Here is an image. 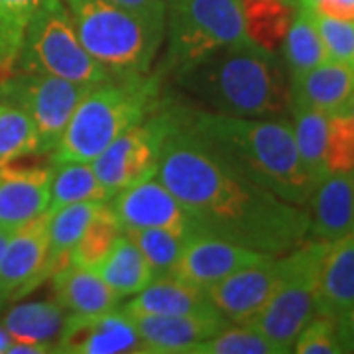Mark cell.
<instances>
[{
	"instance_id": "5b68a950",
	"label": "cell",
	"mask_w": 354,
	"mask_h": 354,
	"mask_svg": "<svg viewBox=\"0 0 354 354\" xmlns=\"http://www.w3.org/2000/svg\"><path fill=\"white\" fill-rule=\"evenodd\" d=\"M85 50L113 77L148 75L165 30L109 0H65Z\"/></svg>"
},
{
	"instance_id": "d6a6232c",
	"label": "cell",
	"mask_w": 354,
	"mask_h": 354,
	"mask_svg": "<svg viewBox=\"0 0 354 354\" xmlns=\"http://www.w3.org/2000/svg\"><path fill=\"white\" fill-rule=\"evenodd\" d=\"M130 236V241L138 246L142 256L152 266L156 276L171 274L176 268L183 246L189 234L169 230V228H136V230H122Z\"/></svg>"
},
{
	"instance_id": "44dd1931",
	"label": "cell",
	"mask_w": 354,
	"mask_h": 354,
	"mask_svg": "<svg viewBox=\"0 0 354 354\" xmlns=\"http://www.w3.org/2000/svg\"><path fill=\"white\" fill-rule=\"evenodd\" d=\"M209 309L215 307L209 304L205 290L191 286L174 274L156 276L144 290L134 293V297L120 307L127 317L185 315Z\"/></svg>"
},
{
	"instance_id": "f546056e",
	"label": "cell",
	"mask_w": 354,
	"mask_h": 354,
	"mask_svg": "<svg viewBox=\"0 0 354 354\" xmlns=\"http://www.w3.org/2000/svg\"><path fill=\"white\" fill-rule=\"evenodd\" d=\"M122 234V227L118 218L109 207V203H102L97 213L91 216L88 225L83 230L81 239L77 241L73 252L69 256V264L97 270L101 262L113 250V246Z\"/></svg>"
},
{
	"instance_id": "ba28073f",
	"label": "cell",
	"mask_w": 354,
	"mask_h": 354,
	"mask_svg": "<svg viewBox=\"0 0 354 354\" xmlns=\"http://www.w3.org/2000/svg\"><path fill=\"white\" fill-rule=\"evenodd\" d=\"M14 69L85 85H97L113 77L81 44L65 0H41L26 26Z\"/></svg>"
},
{
	"instance_id": "e575fe53",
	"label": "cell",
	"mask_w": 354,
	"mask_h": 354,
	"mask_svg": "<svg viewBox=\"0 0 354 354\" xmlns=\"http://www.w3.org/2000/svg\"><path fill=\"white\" fill-rule=\"evenodd\" d=\"M325 165L327 174L354 169V116L351 111L329 114Z\"/></svg>"
},
{
	"instance_id": "d4e9b609",
	"label": "cell",
	"mask_w": 354,
	"mask_h": 354,
	"mask_svg": "<svg viewBox=\"0 0 354 354\" xmlns=\"http://www.w3.org/2000/svg\"><path fill=\"white\" fill-rule=\"evenodd\" d=\"M106 201H81L48 211V256L51 274L69 264V256L88 225L91 216Z\"/></svg>"
},
{
	"instance_id": "74e56055",
	"label": "cell",
	"mask_w": 354,
	"mask_h": 354,
	"mask_svg": "<svg viewBox=\"0 0 354 354\" xmlns=\"http://www.w3.org/2000/svg\"><path fill=\"white\" fill-rule=\"evenodd\" d=\"M307 12L335 20H354V0H297Z\"/></svg>"
},
{
	"instance_id": "7c38bea8",
	"label": "cell",
	"mask_w": 354,
	"mask_h": 354,
	"mask_svg": "<svg viewBox=\"0 0 354 354\" xmlns=\"http://www.w3.org/2000/svg\"><path fill=\"white\" fill-rule=\"evenodd\" d=\"M106 203L122 230L169 228L183 234L197 232L189 213L156 176L114 193Z\"/></svg>"
},
{
	"instance_id": "ac0fdd59",
	"label": "cell",
	"mask_w": 354,
	"mask_h": 354,
	"mask_svg": "<svg viewBox=\"0 0 354 354\" xmlns=\"http://www.w3.org/2000/svg\"><path fill=\"white\" fill-rule=\"evenodd\" d=\"M311 228L309 236L333 242L353 232L354 223V169L327 174L319 179L309 199Z\"/></svg>"
},
{
	"instance_id": "e0dca14e",
	"label": "cell",
	"mask_w": 354,
	"mask_h": 354,
	"mask_svg": "<svg viewBox=\"0 0 354 354\" xmlns=\"http://www.w3.org/2000/svg\"><path fill=\"white\" fill-rule=\"evenodd\" d=\"M142 339L144 353L191 354L197 344L215 337L228 327L225 317L216 309L185 313V315L128 317Z\"/></svg>"
},
{
	"instance_id": "277c9868",
	"label": "cell",
	"mask_w": 354,
	"mask_h": 354,
	"mask_svg": "<svg viewBox=\"0 0 354 354\" xmlns=\"http://www.w3.org/2000/svg\"><path fill=\"white\" fill-rule=\"evenodd\" d=\"M160 77H111L93 85L50 153L51 164L93 162L128 128L148 118L162 104Z\"/></svg>"
},
{
	"instance_id": "836d02e7",
	"label": "cell",
	"mask_w": 354,
	"mask_h": 354,
	"mask_svg": "<svg viewBox=\"0 0 354 354\" xmlns=\"http://www.w3.org/2000/svg\"><path fill=\"white\" fill-rule=\"evenodd\" d=\"M191 354H278V351L250 325L230 323L215 337L197 344Z\"/></svg>"
},
{
	"instance_id": "83f0119b",
	"label": "cell",
	"mask_w": 354,
	"mask_h": 354,
	"mask_svg": "<svg viewBox=\"0 0 354 354\" xmlns=\"http://www.w3.org/2000/svg\"><path fill=\"white\" fill-rule=\"evenodd\" d=\"M291 128L295 136V146L309 176L319 183L327 176L325 165V146H327V122L329 114L305 104H290Z\"/></svg>"
},
{
	"instance_id": "7a4b0ae2",
	"label": "cell",
	"mask_w": 354,
	"mask_h": 354,
	"mask_svg": "<svg viewBox=\"0 0 354 354\" xmlns=\"http://www.w3.org/2000/svg\"><path fill=\"white\" fill-rule=\"evenodd\" d=\"M183 116L195 134L244 176L293 205H309L317 181L305 169L286 116L246 118L185 109Z\"/></svg>"
},
{
	"instance_id": "30bf717a",
	"label": "cell",
	"mask_w": 354,
	"mask_h": 354,
	"mask_svg": "<svg viewBox=\"0 0 354 354\" xmlns=\"http://www.w3.org/2000/svg\"><path fill=\"white\" fill-rule=\"evenodd\" d=\"M176 116L177 106L162 102L148 118L128 128L91 162L109 197L158 174L165 136Z\"/></svg>"
},
{
	"instance_id": "d590c367",
	"label": "cell",
	"mask_w": 354,
	"mask_h": 354,
	"mask_svg": "<svg viewBox=\"0 0 354 354\" xmlns=\"http://www.w3.org/2000/svg\"><path fill=\"white\" fill-rule=\"evenodd\" d=\"M297 354H341L344 353L337 335V321L329 317L315 315L293 342V351Z\"/></svg>"
},
{
	"instance_id": "1f68e13d",
	"label": "cell",
	"mask_w": 354,
	"mask_h": 354,
	"mask_svg": "<svg viewBox=\"0 0 354 354\" xmlns=\"http://www.w3.org/2000/svg\"><path fill=\"white\" fill-rule=\"evenodd\" d=\"M41 0H0V77L16 65L28 22Z\"/></svg>"
},
{
	"instance_id": "4dcf8cb0",
	"label": "cell",
	"mask_w": 354,
	"mask_h": 354,
	"mask_svg": "<svg viewBox=\"0 0 354 354\" xmlns=\"http://www.w3.org/2000/svg\"><path fill=\"white\" fill-rule=\"evenodd\" d=\"M24 156H44L38 130L20 106L0 101V165Z\"/></svg>"
},
{
	"instance_id": "4316f807",
	"label": "cell",
	"mask_w": 354,
	"mask_h": 354,
	"mask_svg": "<svg viewBox=\"0 0 354 354\" xmlns=\"http://www.w3.org/2000/svg\"><path fill=\"white\" fill-rule=\"evenodd\" d=\"M109 193L93 169L91 162H64L51 164L50 209L81 201H109Z\"/></svg>"
},
{
	"instance_id": "3957f363",
	"label": "cell",
	"mask_w": 354,
	"mask_h": 354,
	"mask_svg": "<svg viewBox=\"0 0 354 354\" xmlns=\"http://www.w3.org/2000/svg\"><path fill=\"white\" fill-rule=\"evenodd\" d=\"M176 83L213 113L270 118L290 111V75L274 51L254 41L213 51L174 73Z\"/></svg>"
},
{
	"instance_id": "484cf974",
	"label": "cell",
	"mask_w": 354,
	"mask_h": 354,
	"mask_svg": "<svg viewBox=\"0 0 354 354\" xmlns=\"http://www.w3.org/2000/svg\"><path fill=\"white\" fill-rule=\"evenodd\" d=\"M279 48L283 53V65L288 69L290 79L301 75L329 59L325 44L317 30L315 18L305 8H297V12L293 14L290 30Z\"/></svg>"
},
{
	"instance_id": "ab89813d",
	"label": "cell",
	"mask_w": 354,
	"mask_h": 354,
	"mask_svg": "<svg viewBox=\"0 0 354 354\" xmlns=\"http://www.w3.org/2000/svg\"><path fill=\"white\" fill-rule=\"evenodd\" d=\"M337 335L344 353H354V307L337 319Z\"/></svg>"
},
{
	"instance_id": "52a82bcc",
	"label": "cell",
	"mask_w": 354,
	"mask_h": 354,
	"mask_svg": "<svg viewBox=\"0 0 354 354\" xmlns=\"http://www.w3.org/2000/svg\"><path fill=\"white\" fill-rule=\"evenodd\" d=\"M165 32L160 71L171 75L221 48L252 41L246 34L242 0H169Z\"/></svg>"
},
{
	"instance_id": "7bdbcfd3",
	"label": "cell",
	"mask_w": 354,
	"mask_h": 354,
	"mask_svg": "<svg viewBox=\"0 0 354 354\" xmlns=\"http://www.w3.org/2000/svg\"><path fill=\"white\" fill-rule=\"evenodd\" d=\"M10 234H12V232H6V230H2V228H0V256H2V252H4V246H6V242H8V239H10Z\"/></svg>"
},
{
	"instance_id": "d6986e66",
	"label": "cell",
	"mask_w": 354,
	"mask_h": 354,
	"mask_svg": "<svg viewBox=\"0 0 354 354\" xmlns=\"http://www.w3.org/2000/svg\"><path fill=\"white\" fill-rule=\"evenodd\" d=\"M354 97V67L327 59L290 79V104H305L325 114L348 111Z\"/></svg>"
},
{
	"instance_id": "60d3db41",
	"label": "cell",
	"mask_w": 354,
	"mask_h": 354,
	"mask_svg": "<svg viewBox=\"0 0 354 354\" xmlns=\"http://www.w3.org/2000/svg\"><path fill=\"white\" fill-rule=\"evenodd\" d=\"M53 353V346L50 344H39V342H20L12 341L6 354H46Z\"/></svg>"
},
{
	"instance_id": "6da1fadb",
	"label": "cell",
	"mask_w": 354,
	"mask_h": 354,
	"mask_svg": "<svg viewBox=\"0 0 354 354\" xmlns=\"http://www.w3.org/2000/svg\"><path fill=\"white\" fill-rule=\"evenodd\" d=\"M156 177L179 199L199 232L270 256H283L309 239V209L244 176L191 130L179 106Z\"/></svg>"
},
{
	"instance_id": "cb8c5ba5",
	"label": "cell",
	"mask_w": 354,
	"mask_h": 354,
	"mask_svg": "<svg viewBox=\"0 0 354 354\" xmlns=\"http://www.w3.org/2000/svg\"><path fill=\"white\" fill-rule=\"evenodd\" d=\"M97 272L120 299L138 293L156 278L153 268L148 264V260L142 256L138 246L130 241L127 232L120 234Z\"/></svg>"
},
{
	"instance_id": "f1b7e54d",
	"label": "cell",
	"mask_w": 354,
	"mask_h": 354,
	"mask_svg": "<svg viewBox=\"0 0 354 354\" xmlns=\"http://www.w3.org/2000/svg\"><path fill=\"white\" fill-rule=\"evenodd\" d=\"M242 8L248 38L276 53L295 14L291 0H242Z\"/></svg>"
},
{
	"instance_id": "4fadbf2b",
	"label": "cell",
	"mask_w": 354,
	"mask_h": 354,
	"mask_svg": "<svg viewBox=\"0 0 354 354\" xmlns=\"http://www.w3.org/2000/svg\"><path fill=\"white\" fill-rule=\"evenodd\" d=\"M270 254L256 252L242 244L197 230L189 234L171 274L195 288L207 290L242 268L262 262Z\"/></svg>"
},
{
	"instance_id": "9c48e42d",
	"label": "cell",
	"mask_w": 354,
	"mask_h": 354,
	"mask_svg": "<svg viewBox=\"0 0 354 354\" xmlns=\"http://www.w3.org/2000/svg\"><path fill=\"white\" fill-rule=\"evenodd\" d=\"M91 87L62 77L14 69L0 77V101L12 102L30 116L38 130L39 150L50 156Z\"/></svg>"
},
{
	"instance_id": "ee69618b",
	"label": "cell",
	"mask_w": 354,
	"mask_h": 354,
	"mask_svg": "<svg viewBox=\"0 0 354 354\" xmlns=\"http://www.w3.org/2000/svg\"><path fill=\"white\" fill-rule=\"evenodd\" d=\"M348 111H351V113H353V116H354V97H353V101H351V106H348Z\"/></svg>"
},
{
	"instance_id": "8992f818",
	"label": "cell",
	"mask_w": 354,
	"mask_h": 354,
	"mask_svg": "<svg viewBox=\"0 0 354 354\" xmlns=\"http://www.w3.org/2000/svg\"><path fill=\"white\" fill-rule=\"evenodd\" d=\"M327 241L307 239L279 258V279L260 313L246 323L276 346L278 354L293 351V342L315 317L317 279Z\"/></svg>"
},
{
	"instance_id": "8fae6325",
	"label": "cell",
	"mask_w": 354,
	"mask_h": 354,
	"mask_svg": "<svg viewBox=\"0 0 354 354\" xmlns=\"http://www.w3.org/2000/svg\"><path fill=\"white\" fill-rule=\"evenodd\" d=\"M48 213L14 230L0 256V309L51 278Z\"/></svg>"
},
{
	"instance_id": "7402d4cb",
	"label": "cell",
	"mask_w": 354,
	"mask_h": 354,
	"mask_svg": "<svg viewBox=\"0 0 354 354\" xmlns=\"http://www.w3.org/2000/svg\"><path fill=\"white\" fill-rule=\"evenodd\" d=\"M55 301L67 315H99L116 309L120 297L114 293L97 270L65 264L51 274Z\"/></svg>"
},
{
	"instance_id": "9a60e30c",
	"label": "cell",
	"mask_w": 354,
	"mask_h": 354,
	"mask_svg": "<svg viewBox=\"0 0 354 354\" xmlns=\"http://www.w3.org/2000/svg\"><path fill=\"white\" fill-rule=\"evenodd\" d=\"M279 279V256L242 268L207 288V299L228 323H248L268 304Z\"/></svg>"
},
{
	"instance_id": "8d00e7d4",
	"label": "cell",
	"mask_w": 354,
	"mask_h": 354,
	"mask_svg": "<svg viewBox=\"0 0 354 354\" xmlns=\"http://www.w3.org/2000/svg\"><path fill=\"white\" fill-rule=\"evenodd\" d=\"M313 18L329 59L354 67V20H335L315 14Z\"/></svg>"
},
{
	"instance_id": "ffe728a7",
	"label": "cell",
	"mask_w": 354,
	"mask_h": 354,
	"mask_svg": "<svg viewBox=\"0 0 354 354\" xmlns=\"http://www.w3.org/2000/svg\"><path fill=\"white\" fill-rule=\"evenodd\" d=\"M354 307V234L329 242L315 293V315L339 319Z\"/></svg>"
},
{
	"instance_id": "603a6c76",
	"label": "cell",
	"mask_w": 354,
	"mask_h": 354,
	"mask_svg": "<svg viewBox=\"0 0 354 354\" xmlns=\"http://www.w3.org/2000/svg\"><path fill=\"white\" fill-rule=\"evenodd\" d=\"M67 313L57 301H30L14 305L2 319V327L12 341L50 344L55 353V342L64 330Z\"/></svg>"
},
{
	"instance_id": "2e32d148",
	"label": "cell",
	"mask_w": 354,
	"mask_h": 354,
	"mask_svg": "<svg viewBox=\"0 0 354 354\" xmlns=\"http://www.w3.org/2000/svg\"><path fill=\"white\" fill-rule=\"evenodd\" d=\"M51 162L48 165H0V228L14 232L50 209Z\"/></svg>"
},
{
	"instance_id": "5bb4252c",
	"label": "cell",
	"mask_w": 354,
	"mask_h": 354,
	"mask_svg": "<svg viewBox=\"0 0 354 354\" xmlns=\"http://www.w3.org/2000/svg\"><path fill=\"white\" fill-rule=\"evenodd\" d=\"M55 353L124 354L144 353L134 323L120 309L99 315H67Z\"/></svg>"
},
{
	"instance_id": "b9f144b4",
	"label": "cell",
	"mask_w": 354,
	"mask_h": 354,
	"mask_svg": "<svg viewBox=\"0 0 354 354\" xmlns=\"http://www.w3.org/2000/svg\"><path fill=\"white\" fill-rule=\"evenodd\" d=\"M10 344H12V337L8 335V330H6L4 327H2V325H0V354L6 353Z\"/></svg>"
},
{
	"instance_id": "f6af8a7d",
	"label": "cell",
	"mask_w": 354,
	"mask_h": 354,
	"mask_svg": "<svg viewBox=\"0 0 354 354\" xmlns=\"http://www.w3.org/2000/svg\"><path fill=\"white\" fill-rule=\"evenodd\" d=\"M353 234H354V223H353Z\"/></svg>"
},
{
	"instance_id": "f35d334b",
	"label": "cell",
	"mask_w": 354,
	"mask_h": 354,
	"mask_svg": "<svg viewBox=\"0 0 354 354\" xmlns=\"http://www.w3.org/2000/svg\"><path fill=\"white\" fill-rule=\"evenodd\" d=\"M116 6L130 10L142 20L150 22L152 26H158L165 30V2L164 0H109Z\"/></svg>"
}]
</instances>
